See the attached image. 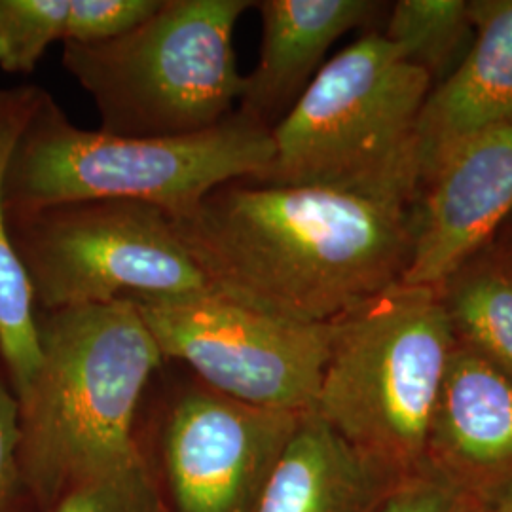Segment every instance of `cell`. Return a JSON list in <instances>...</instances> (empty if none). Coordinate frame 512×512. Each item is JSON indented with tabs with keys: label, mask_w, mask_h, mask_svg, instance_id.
Segmentation results:
<instances>
[{
	"label": "cell",
	"mask_w": 512,
	"mask_h": 512,
	"mask_svg": "<svg viewBox=\"0 0 512 512\" xmlns=\"http://www.w3.org/2000/svg\"><path fill=\"white\" fill-rule=\"evenodd\" d=\"M173 222L215 293L329 325L403 279L416 203L236 179Z\"/></svg>",
	"instance_id": "6da1fadb"
},
{
	"label": "cell",
	"mask_w": 512,
	"mask_h": 512,
	"mask_svg": "<svg viewBox=\"0 0 512 512\" xmlns=\"http://www.w3.org/2000/svg\"><path fill=\"white\" fill-rule=\"evenodd\" d=\"M40 363L19 399L21 463L35 512L141 463L137 425L165 359L129 298L37 310Z\"/></svg>",
	"instance_id": "7a4b0ae2"
},
{
	"label": "cell",
	"mask_w": 512,
	"mask_h": 512,
	"mask_svg": "<svg viewBox=\"0 0 512 512\" xmlns=\"http://www.w3.org/2000/svg\"><path fill=\"white\" fill-rule=\"evenodd\" d=\"M272 158V131L238 110L196 135L122 137L76 126L46 93L10 158L4 207L10 215L57 203L131 200L177 219L220 184L260 179Z\"/></svg>",
	"instance_id": "3957f363"
},
{
	"label": "cell",
	"mask_w": 512,
	"mask_h": 512,
	"mask_svg": "<svg viewBox=\"0 0 512 512\" xmlns=\"http://www.w3.org/2000/svg\"><path fill=\"white\" fill-rule=\"evenodd\" d=\"M431 82L384 33H366L321 67L272 129L274 158L256 181L418 202V124Z\"/></svg>",
	"instance_id": "277c9868"
},
{
	"label": "cell",
	"mask_w": 512,
	"mask_h": 512,
	"mask_svg": "<svg viewBox=\"0 0 512 512\" xmlns=\"http://www.w3.org/2000/svg\"><path fill=\"white\" fill-rule=\"evenodd\" d=\"M332 325L313 410L391 475H423L431 421L456 346L440 289L395 283Z\"/></svg>",
	"instance_id": "5b68a950"
},
{
	"label": "cell",
	"mask_w": 512,
	"mask_h": 512,
	"mask_svg": "<svg viewBox=\"0 0 512 512\" xmlns=\"http://www.w3.org/2000/svg\"><path fill=\"white\" fill-rule=\"evenodd\" d=\"M251 0H162L141 25L95 44H63V67L92 97L101 131L184 137L236 112L243 80L234 31Z\"/></svg>",
	"instance_id": "8992f818"
},
{
	"label": "cell",
	"mask_w": 512,
	"mask_h": 512,
	"mask_svg": "<svg viewBox=\"0 0 512 512\" xmlns=\"http://www.w3.org/2000/svg\"><path fill=\"white\" fill-rule=\"evenodd\" d=\"M6 224L40 311L213 291L173 217L150 203H57L10 213Z\"/></svg>",
	"instance_id": "52a82bcc"
},
{
	"label": "cell",
	"mask_w": 512,
	"mask_h": 512,
	"mask_svg": "<svg viewBox=\"0 0 512 512\" xmlns=\"http://www.w3.org/2000/svg\"><path fill=\"white\" fill-rule=\"evenodd\" d=\"M304 414L238 403L167 363L148 387L139 458L162 512H256Z\"/></svg>",
	"instance_id": "ba28073f"
},
{
	"label": "cell",
	"mask_w": 512,
	"mask_h": 512,
	"mask_svg": "<svg viewBox=\"0 0 512 512\" xmlns=\"http://www.w3.org/2000/svg\"><path fill=\"white\" fill-rule=\"evenodd\" d=\"M167 363L238 403L306 414L315 408L334 325L298 323L226 296H131Z\"/></svg>",
	"instance_id": "9c48e42d"
},
{
	"label": "cell",
	"mask_w": 512,
	"mask_h": 512,
	"mask_svg": "<svg viewBox=\"0 0 512 512\" xmlns=\"http://www.w3.org/2000/svg\"><path fill=\"white\" fill-rule=\"evenodd\" d=\"M416 238L399 283L442 289L512 211V124L448 152L421 184Z\"/></svg>",
	"instance_id": "30bf717a"
},
{
	"label": "cell",
	"mask_w": 512,
	"mask_h": 512,
	"mask_svg": "<svg viewBox=\"0 0 512 512\" xmlns=\"http://www.w3.org/2000/svg\"><path fill=\"white\" fill-rule=\"evenodd\" d=\"M425 469L482 507L512 488V376L476 349H452Z\"/></svg>",
	"instance_id": "8fae6325"
},
{
	"label": "cell",
	"mask_w": 512,
	"mask_h": 512,
	"mask_svg": "<svg viewBox=\"0 0 512 512\" xmlns=\"http://www.w3.org/2000/svg\"><path fill=\"white\" fill-rule=\"evenodd\" d=\"M372 0H260L262 44L236 110L272 129L325 65L330 46L380 12Z\"/></svg>",
	"instance_id": "7c38bea8"
},
{
	"label": "cell",
	"mask_w": 512,
	"mask_h": 512,
	"mask_svg": "<svg viewBox=\"0 0 512 512\" xmlns=\"http://www.w3.org/2000/svg\"><path fill=\"white\" fill-rule=\"evenodd\" d=\"M473 44L431 90L418 124L421 184L440 160L482 131L512 124V0H473Z\"/></svg>",
	"instance_id": "4fadbf2b"
},
{
	"label": "cell",
	"mask_w": 512,
	"mask_h": 512,
	"mask_svg": "<svg viewBox=\"0 0 512 512\" xmlns=\"http://www.w3.org/2000/svg\"><path fill=\"white\" fill-rule=\"evenodd\" d=\"M403 482L311 410L277 459L256 512H378Z\"/></svg>",
	"instance_id": "5bb4252c"
},
{
	"label": "cell",
	"mask_w": 512,
	"mask_h": 512,
	"mask_svg": "<svg viewBox=\"0 0 512 512\" xmlns=\"http://www.w3.org/2000/svg\"><path fill=\"white\" fill-rule=\"evenodd\" d=\"M46 93L35 84L0 88V372L18 401L33 382L40 363V346L37 308L8 236L4 181L19 135Z\"/></svg>",
	"instance_id": "9a60e30c"
},
{
	"label": "cell",
	"mask_w": 512,
	"mask_h": 512,
	"mask_svg": "<svg viewBox=\"0 0 512 512\" xmlns=\"http://www.w3.org/2000/svg\"><path fill=\"white\" fill-rule=\"evenodd\" d=\"M459 342L512 376V272L501 262L465 264L440 289Z\"/></svg>",
	"instance_id": "2e32d148"
},
{
	"label": "cell",
	"mask_w": 512,
	"mask_h": 512,
	"mask_svg": "<svg viewBox=\"0 0 512 512\" xmlns=\"http://www.w3.org/2000/svg\"><path fill=\"white\" fill-rule=\"evenodd\" d=\"M475 35L471 2L399 0L393 4L384 37L397 44L406 61L433 76L442 74Z\"/></svg>",
	"instance_id": "e0dca14e"
},
{
	"label": "cell",
	"mask_w": 512,
	"mask_h": 512,
	"mask_svg": "<svg viewBox=\"0 0 512 512\" xmlns=\"http://www.w3.org/2000/svg\"><path fill=\"white\" fill-rule=\"evenodd\" d=\"M73 0H0V71L33 74L54 42H65Z\"/></svg>",
	"instance_id": "ac0fdd59"
},
{
	"label": "cell",
	"mask_w": 512,
	"mask_h": 512,
	"mask_svg": "<svg viewBox=\"0 0 512 512\" xmlns=\"http://www.w3.org/2000/svg\"><path fill=\"white\" fill-rule=\"evenodd\" d=\"M48 512H162L143 463L74 486Z\"/></svg>",
	"instance_id": "d6986e66"
},
{
	"label": "cell",
	"mask_w": 512,
	"mask_h": 512,
	"mask_svg": "<svg viewBox=\"0 0 512 512\" xmlns=\"http://www.w3.org/2000/svg\"><path fill=\"white\" fill-rule=\"evenodd\" d=\"M162 0H73L63 44H95L120 37L150 18Z\"/></svg>",
	"instance_id": "ffe728a7"
},
{
	"label": "cell",
	"mask_w": 512,
	"mask_h": 512,
	"mask_svg": "<svg viewBox=\"0 0 512 512\" xmlns=\"http://www.w3.org/2000/svg\"><path fill=\"white\" fill-rule=\"evenodd\" d=\"M0 512H35L21 463L19 401L0 372Z\"/></svg>",
	"instance_id": "44dd1931"
},
{
	"label": "cell",
	"mask_w": 512,
	"mask_h": 512,
	"mask_svg": "<svg viewBox=\"0 0 512 512\" xmlns=\"http://www.w3.org/2000/svg\"><path fill=\"white\" fill-rule=\"evenodd\" d=\"M478 507L473 497L425 471L403 482L378 512H473Z\"/></svg>",
	"instance_id": "7402d4cb"
},
{
	"label": "cell",
	"mask_w": 512,
	"mask_h": 512,
	"mask_svg": "<svg viewBox=\"0 0 512 512\" xmlns=\"http://www.w3.org/2000/svg\"><path fill=\"white\" fill-rule=\"evenodd\" d=\"M484 509L488 512H512V488L494 497Z\"/></svg>",
	"instance_id": "603a6c76"
},
{
	"label": "cell",
	"mask_w": 512,
	"mask_h": 512,
	"mask_svg": "<svg viewBox=\"0 0 512 512\" xmlns=\"http://www.w3.org/2000/svg\"><path fill=\"white\" fill-rule=\"evenodd\" d=\"M499 260H501V262H503V264H505V266H507V268L512 272V249L511 251H507L505 255L501 256Z\"/></svg>",
	"instance_id": "cb8c5ba5"
},
{
	"label": "cell",
	"mask_w": 512,
	"mask_h": 512,
	"mask_svg": "<svg viewBox=\"0 0 512 512\" xmlns=\"http://www.w3.org/2000/svg\"><path fill=\"white\" fill-rule=\"evenodd\" d=\"M473 512H488L486 511V509H484V507H478V509H475V511Z\"/></svg>",
	"instance_id": "d4e9b609"
}]
</instances>
